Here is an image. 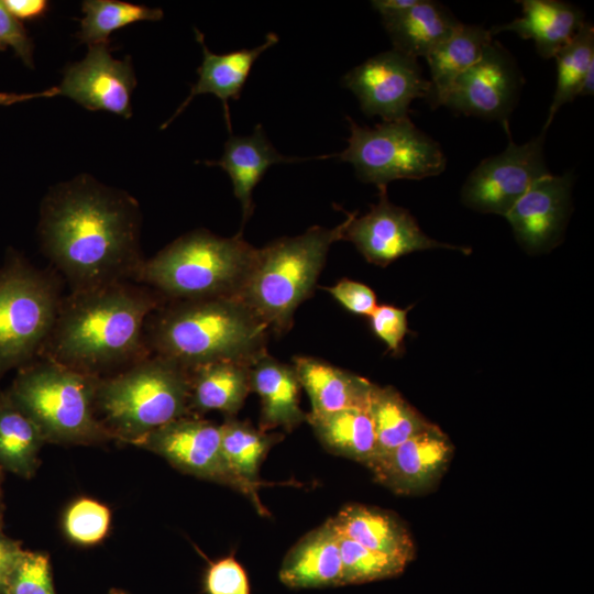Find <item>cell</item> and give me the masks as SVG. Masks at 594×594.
Here are the masks:
<instances>
[{
    "mask_svg": "<svg viewBox=\"0 0 594 594\" xmlns=\"http://www.w3.org/2000/svg\"><path fill=\"white\" fill-rule=\"evenodd\" d=\"M56 95H59L58 87H53L44 91L31 94L0 92V106H10L35 98H51Z\"/></svg>",
    "mask_w": 594,
    "mask_h": 594,
    "instance_id": "7bdbcfd3",
    "label": "cell"
},
{
    "mask_svg": "<svg viewBox=\"0 0 594 594\" xmlns=\"http://www.w3.org/2000/svg\"><path fill=\"white\" fill-rule=\"evenodd\" d=\"M0 45L13 48L15 54L28 66L33 67V42L23 24L15 19L0 1Z\"/></svg>",
    "mask_w": 594,
    "mask_h": 594,
    "instance_id": "ab89813d",
    "label": "cell"
},
{
    "mask_svg": "<svg viewBox=\"0 0 594 594\" xmlns=\"http://www.w3.org/2000/svg\"><path fill=\"white\" fill-rule=\"evenodd\" d=\"M205 584L208 594H250L245 570L233 557L212 563L207 571Z\"/></svg>",
    "mask_w": 594,
    "mask_h": 594,
    "instance_id": "74e56055",
    "label": "cell"
},
{
    "mask_svg": "<svg viewBox=\"0 0 594 594\" xmlns=\"http://www.w3.org/2000/svg\"><path fill=\"white\" fill-rule=\"evenodd\" d=\"M367 410L373 421L376 439L375 457L372 463L388 454L409 438L435 425L392 386L381 387L374 384Z\"/></svg>",
    "mask_w": 594,
    "mask_h": 594,
    "instance_id": "f1b7e54d",
    "label": "cell"
},
{
    "mask_svg": "<svg viewBox=\"0 0 594 594\" xmlns=\"http://www.w3.org/2000/svg\"><path fill=\"white\" fill-rule=\"evenodd\" d=\"M492 36L481 25L461 23L428 54L431 79L427 100L433 109L443 106L455 80L481 58Z\"/></svg>",
    "mask_w": 594,
    "mask_h": 594,
    "instance_id": "4316f807",
    "label": "cell"
},
{
    "mask_svg": "<svg viewBox=\"0 0 594 594\" xmlns=\"http://www.w3.org/2000/svg\"><path fill=\"white\" fill-rule=\"evenodd\" d=\"M2 3L19 21L38 19L48 9V2L45 0H3Z\"/></svg>",
    "mask_w": 594,
    "mask_h": 594,
    "instance_id": "b9f144b4",
    "label": "cell"
},
{
    "mask_svg": "<svg viewBox=\"0 0 594 594\" xmlns=\"http://www.w3.org/2000/svg\"><path fill=\"white\" fill-rule=\"evenodd\" d=\"M4 594H55L47 556L24 550L9 578Z\"/></svg>",
    "mask_w": 594,
    "mask_h": 594,
    "instance_id": "d590c367",
    "label": "cell"
},
{
    "mask_svg": "<svg viewBox=\"0 0 594 594\" xmlns=\"http://www.w3.org/2000/svg\"><path fill=\"white\" fill-rule=\"evenodd\" d=\"M454 452L450 438L437 426L395 448L369 469L380 484L399 495H420L433 490Z\"/></svg>",
    "mask_w": 594,
    "mask_h": 594,
    "instance_id": "e0dca14e",
    "label": "cell"
},
{
    "mask_svg": "<svg viewBox=\"0 0 594 594\" xmlns=\"http://www.w3.org/2000/svg\"><path fill=\"white\" fill-rule=\"evenodd\" d=\"M109 594H124V593L119 592V591H112V592H110Z\"/></svg>",
    "mask_w": 594,
    "mask_h": 594,
    "instance_id": "7dc6e473",
    "label": "cell"
},
{
    "mask_svg": "<svg viewBox=\"0 0 594 594\" xmlns=\"http://www.w3.org/2000/svg\"><path fill=\"white\" fill-rule=\"evenodd\" d=\"M337 534L359 544L411 562L416 546L404 521L394 513L351 504L328 519Z\"/></svg>",
    "mask_w": 594,
    "mask_h": 594,
    "instance_id": "603a6c76",
    "label": "cell"
},
{
    "mask_svg": "<svg viewBox=\"0 0 594 594\" xmlns=\"http://www.w3.org/2000/svg\"><path fill=\"white\" fill-rule=\"evenodd\" d=\"M342 86L356 96L366 116H380L387 122L409 118L411 101L427 99L430 81L416 58L391 50L352 68L343 76Z\"/></svg>",
    "mask_w": 594,
    "mask_h": 594,
    "instance_id": "7c38bea8",
    "label": "cell"
},
{
    "mask_svg": "<svg viewBox=\"0 0 594 594\" xmlns=\"http://www.w3.org/2000/svg\"><path fill=\"white\" fill-rule=\"evenodd\" d=\"M250 386L261 400L260 430L292 431L306 420L294 365L279 362L265 351L250 364Z\"/></svg>",
    "mask_w": 594,
    "mask_h": 594,
    "instance_id": "d6986e66",
    "label": "cell"
},
{
    "mask_svg": "<svg viewBox=\"0 0 594 594\" xmlns=\"http://www.w3.org/2000/svg\"><path fill=\"white\" fill-rule=\"evenodd\" d=\"M85 16L76 36L88 45L108 43L109 35L139 21H160V8H148L118 0H87L82 2Z\"/></svg>",
    "mask_w": 594,
    "mask_h": 594,
    "instance_id": "d6a6232c",
    "label": "cell"
},
{
    "mask_svg": "<svg viewBox=\"0 0 594 594\" xmlns=\"http://www.w3.org/2000/svg\"><path fill=\"white\" fill-rule=\"evenodd\" d=\"M197 41L202 47V63L198 67V80L193 85L188 97L183 101L176 112L162 125L165 129L197 95L212 94L219 98L223 106L228 131L231 133L229 100H239L242 89L258 56L278 43V36L270 32L262 45L254 48H242L227 54H213L205 44L204 35L195 30Z\"/></svg>",
    "mask_w": 594,
    "mask_h": 594,
    "instance_id": "ac0fdd59",
    "label": "cell"
},
{
    "mask_svg": "<svg viewBox=\"0 0 594 594\" xmlns=\"http://www.w3.org/2000/svg\"><path fill=\"white\" fill-rule=\"evenodd\" d=\"M413 306L400 309L392 305L376 306L371 314V328L387 349L395 355L404 352V340L410 333L407 323V314Z\"/></svg>",
    "mask_w": 594,
    "mask_h": 594,
    "instance_id": "8d00e7d4",
    "label": "cell"
},
{
    "mask_svg": "<svg viewBox=\"0 0 594 594\" xmlns=\"http://www.w3.org/2000/svg\"><path fill=\"white\" fill-rule=\"evenodd\" d=\"M508 134L506 148L483 160L468 176L461 200L470 209L505 217L517 200L541 177L550 174L543 144L546 132L524 144Z\"/></svg>",
    "mask_w": 594,
    "mask_h": 594,
    "instance_id": "8fae6325",
    "label": "cell"
},
{
    "mask_svg": "<svg viewBox=\"0 0 594 594\" xmlns=\"http://www.w3.org/2000/svg\"><path fill=\"white\" fill-rule=\"evenodd\" d=\"M522 82L515 58L493 40L481 58L455 80L443 106L457 113L497 120L507 128Z\"/></svg>",
    "mask_w": 594,
    "mask_h": 594,
    "instance_id": "5bb4252c",
    "label": "cell"
},
{
    "mask_svg": "<svg viewBox=\"0 0 594 594\" xmlns=\"http://www.w3.org/2000/svg\"><path fill=\"white\" fill-rule=\"evenodd\" d=\"M256 251L241 232L221 238L198 229L144 260L133 282L155 290L165 300L239 298Z\"/></svg>",
    "mask_w": 594,
    "mask_h": 594,
    "instance_id": "277c9868",
    "label": "cell"
},
{
    "mask_svg": "<svg viewBox=\"0 0 594 594\" xmlns=\"http://www.w3.org/2000/svg\"><path fill=\"white\" fill-rule=\"evenodd\" d=\"M2 470L3 469L0 466V504H1V494H2L1 484H2V481H3Z\"/></svg>",
    "mask_w": 594,
    "mask_h": 594,
    "instance_id": "f6af8a7d",
    "label": "cell"
},
{
    "mask_svg": "<svg viewBox=\"0 0 594 594\" xmlns=\"http://www.w3.org/2000/svg\"><path fill=\"white\" fill-rule=\"evenodd\" d=\"M268 327L238 297L165 300L145 322L152 354L190 370L216 361L251 364L264 353Z\"/></svg>",
    "mask_w": 594,
    "mask_h": 594,
    "instance_id": "3957f363",
    "label": "cell"
},
{
    "mask_svg": "<svg viewBox=\"0 0 594 594\" xmlns=\"http://www.w3.org/2000/svg\"><path fill=\"white\" fill-rule=\"evenodd\" d=\"M134 446L161 455L182 472L237 490L261 515H266L257 490L229 468L221 450L220 425L189 415L151 431Z\"/></svg>",
    "mask_w": 594,
    "mask_h": 594,
    "instance_id": "30bf717a",
    "label": "cell"
},
{
    "mask_svg": "<svg viewBox=\"0 0 594 594\" xmlns=\"http://www.w3.org/2000/svg\"><path fill=\"white\" fill-rule=\"evenodd\" d=\"M62 295L58 276L14 250L0 267V380L35 361L53 328Z\"/></svg>",
    "mask_w": 594,
    "mask_h": 594,
    "instance_id": "ba28073f",
    "label": "cell"
},
{
    "mask_svg": "<svg viewBox=\"0 0 594 594\" xmlns=\"http://www.w3.org/2000/svg\"><path fill=\"white\" fill-rule=\"evenodd\" d=\"M521 16L493 26L492 35L514 32L525 40H532L537 53L546 59L552 58L566 45L584 24L583 11L565 1L521 0Z\"/></svg>",
    "mask_w": 594,
    "mask_h": 594,
    "instance_id": "7402d4cb",
    "label": "cell"
},
{
    "mask_svg": "<svg viewBox=\"0 0 594 594\" xmlns=\"http://www.w3.org/2000/svg\"><path fill=\"white\" fill-rule=\"evenodd\" d=\"M0 526H2V504H0Z\"/></svg>",
    "mask_w": 594,
    "mask_h": 594,
    "instance_id": "bcb514c9",
    "label": "cell"
},
{
    "mask_svg": "<svg viewBox=\"0 0 594 594\" xmlns=\"http://www.w3.org/2000/svg\"><path fill=\"white\" fill-rule=\"evenodd\" d=\"M110 520L111 514L107 506L82 497L68 507L64 517V528L67 537L74 542L91 546L106 537Z\"/></svg>",
    "mask_w": 594,
    "mask_h": 594,
    "instance_id": "e575fe53",
    "label": "cell"
},
{
    "mask_svg": "<svg viewBox=\"0 0 594 594\" xmlns=\"http://www.w3.org/2000/svg\"><path fill=\"white\" fill-rule=\"evenodd\" d=\"M557 61V86L542 132H547L558 110L572 102L581 89L583 78L594 65V26L584 22L573 38L553 56Z\"/></svg>",
    "mask_w": 594,
    "mask_h": 594,
    "instance_id": "1f68e13d",
    "label": "cell"
},
{
    "mask_svg": "<svg viewBox=\"0 0 594 594\" xmlns=\"http://www.w3.org/2000/svg\"><path fill=\"white\" fill-rule=\"evenodd\" d=\"M45 442L38 427L6 392H0V466L21 477H32Z\"/></svg>",
    "mask_w": 594,
    "mask_h": 594,
    "instance_id": "f546056e",
    "label": "cell"
},
{
    "mask_svg": "<svg viewBox=\"0 0 594 594\" xmlns=\"http://www.w3.org/2000/svg\"><path fill=\"white\" fill-rule=\"evenodd\" d=\"M164 301L132 280L70 290L38 358L99 378L116 374L152 354L145 322Z\"/></svg>",
    "mask_w": 594,
    "mask_h": 594,
    "instance_id": "7a4b0ae2",
    "label": "cell"
},
{
    "mask_svg": "<svg viewBox=\"0 0 594 594\" xmlns=\"http://www.w3.org/2000/svg\"><path fill=\"white\" fill-rule=\"evenodd\" d=\"M312 158H330V155L299 158L288 157L279 152L267 140L262 124H256L250 135H230L224 144L220 160L206 162L210 166H219L230 176L233 194L242 206L243 223L254 210L252 193L267 169L275 164L295 163Z\"/></svg>",
    "mask_w": 594,
    "mask_h": 594,
    "instance_id": "ffe728a7",
    "label": "cell"
},
{
    "mask_svg": "<svg viewBox=\"0 0 594 594\" xmlns=\"http://www.w3.org/2000/svg\"><path fill=\"white\" fill-rule=\"evenodd\" d=\"M381 18L393 50L416 59L426 58L462 23L447 7L432 0H418L404 11Z\"/></svg>",
    "mask_w": 594,
    "mask_h": 594,
    "instance_id": "d4e9b609",
    "label": "cell"
},
{
    "mask_svg": "<svg viewBox=\"0 0 594 594\" xmlns=\"http://www.w3.org/2000/svg\"><path fill=\"white\" fill-rule=\"evenodd\" d=\"M98 382L99 377L37 358L18 370L6 393L46 442L95 444L112 440L96 415Z\"/></svg>",
    "mask_w": 594,
    "mask_h": 594,
    "instance_id": "52a82bcc",
    "label": "cell"
},
{
    "mask_svg": "<svg viewBox=\"0 0 594 594\" xmlns=\"http://www.w3.org/2000/svg\"><path fill=\"white\" fill-rule=\"evenodd\" d=\"M346 120L348 146L331 157L350 163L361 182L386 188L393 180H420L446 169L447 158L440 144L409 118L383 121L374 128L361 127L350 117Z\"/></svg>",
    "mask_w": 594,
    "mask_h": 594,
    "instance_id": "9c48e42d",
    "label": "cell"
},
{
    "mask_svg": "<svg viewBox=\"0 0 594 594\" xmlns=\"http://www.w3.org/2000/svg\"><path fill=\"white\" fill-rule=\"evenodd\" d=\"M4 48L0 45V51H3Z\"/></svg>",
    "mask_w": 594,
    "mask_h": 594,
    "instance_id": "c3c4849f",
    "label": "cell"
},
{
    "mask_svg": "<svg viewBox=\"0 0 594 594\" xmlns=\"http://www.w3.org/2000/svg\"><path fill=\"white\" fill-rule=\"evenodd\" d=\"M38 233L70 290L133 282L144 261L136 201L84 176L45 197Z\"/></svg>",
    "mask_w": 594,
    "mask_h": 594,
    "instance_id": "6da1fadb",
    "label": "cell"
},
{
    "mask_svg": "<svg viewBox=\"0 0 594 594\" xmlns=\"http://www.w3.org/2000/svg\"><path fill=\"white\" fill-rule=\"evenodd\" d=\"M279 580L292 588L342 585L338 535L329 520L304 536L286 554Z\"/></svg>",
    "mask_w": 594,
    "mask_h": 594,
    "instance_id": "44dd1931",
    "label": "cell"
},
{
    "mask_svg": "<svg viewBox=\"0 0 594 594\" xmlns=\"http://www.w3.org/2000/svg\"><path fill=\"white\" fill-rule=\"evenodd\" d=\"M294 367L310 398L311 414L367 409L374 385L369 380L310 356L294 358Z\"/></svg>",
    "mask_w": 594,
    "mask_h": 594,
    "instance_id": "cb8c5ba5",
    "label": "cell"
},
{
    "mask_svg": "<svg viewBox=\"0 0 594 594\" xmlns=\"http://www.w3.org/2000/svg\"><path fill=\"white\" fill-rule=\"evenodd\" d=\"M346 219L333 229L314 226L257 249L239 298L268 328L288 331L295 310L312 294L330 246L343 240Z\"/></svg>",
    "mask_w": 594,
    "mask_h": 594,
    "instance_id": "8992f818",
    "label": "cell"
},
{
    "mask_svg": "<svg viewBox=\"0 0 594 594\" xmlns=\"http://www.w3.org/2000/svg\"><path fill=\"white\" fill-rule=\"evenodd\" d=\"M135 85L131 59L113 58L108 42L89 45L84 59L68 65L58 91L90 111H108L128 119L132 116Z\"/></svg>",
    "mask_w": 594,
    "mask_h": 594,
    "instance_id": "9a60e30c",
    "label": "cell"
},
{
    "mask_svg": "<svg viewBox=\"0 0 594 594\" xmlns=\"http://www.w3.org/2000/svg\"><path fill=\"white\" fill-rule=\"evenodd\" d=\"M348 311L371 316L377 306L375 293L366 285L348 278L326 288Z\"/></svg>",
    "mask_w": 594,
    "mask_h": 594,
    "instance_id": "f35d334b",
    "label": "cell"
},
{
    "mask_svg": "<svg viewBox=\"0 0 594 594\" xmlns=\"http://www.w3.org/2000/svg\"><path fill=\"white\" fill-rule=\"evenodd\" d=\"M189 370L150 354L99 378L96 415L112 439L134 444L151 431L189 416Z\"/></svg>",
    "mask_w": 594,
    "mask_h": 594,
    "instance_id": "5b68a950",
    "label": "cell"
},
{
    "mask_svg": "<svg viewBox=\"0 0 594 594\" xmlns=\"http://www.w3.org/2000/svg\"><path fill=\"white\" fill-rule=\"evenodd\" d=\"M190 414L218 410L234 417L251 392L250 364L216 361L189 370Z\"/></svg>",
    "mask_w": 594,
    "mask_h": 594,
    "instance_id": "484cf974",
    "label": "cell"
},
{
    "mask_svg": "<svg viewBox=\"0 0 594 594\" xmlns=\"http://www.w3.org/2000/svg\"><path fill=\"white\" fill-rule=\"evenodd\" d=\"M337 535L342 561V585L394 578L402 574L409 564L402 558L365 548Z\"/></svg>",
    "mask_w": 594,
    "mask_h": 594,
    "instance_id": "836d02e7",
    "label": "cell"
},
{
    "mask_svg": "<svg viewBox=\"0 0 594 594\" xmlns=\"http://www.w3.org/2000/svg\"><path fill=\"white\" fill-rule=\"evenodd\" d=\"M0 526V594H4L9 578L23 553L20 542L7 537Z\"/></svg>",
    "mask_w": 594,
    "mask_h": 594,
    "instance_id": "60d3db41",
    "label": "cell"
},
{
    "mask_svg": "<svg viewBox=\"0 0 594 594\" xmlns=\"http://www.w3.org/2000/svg\"><path fill=\"white\" fill-rule=\"evenodd\" d=\"M572 185L571 172L550 173L538 179L505 216L527 253L548 252L561 241L571 212Z\"/></svg>",
    "mask_w": 594,
    "mask_h": 594,
    "instance_id": "2e32d148",
    "label": "cell"
},
{
    "mask_svg": "<svg viewBox=\"0 0 594 594\" xmlns=\"http://www.w3.org/2000/svg\"><path fill=\"white\" fill-rule=\"evenodd\" d=\"M306 421L322 443L333 454L369 466L376 450L372 418L367 409L346 408L327 414L308 413Z\"/></svg>",
    "mask_w": 594,
    "mask_h": 594,
    "instance_id": "83f0119b",
    "label": "cell"
},
{
    "mask_svg": "<svg viewBox=\"0 0 594 594\" xmlns=\"http://www.w3.org/2000/svg\"><path fill=\"white\" fill-rule=\"evenodd\" d=\"M378 189V202L362 217L348 213L343 231V240L352 242L369 263L385 267L404 255L430 249L471 252L429 238L407 209L389 201L386 188Z\"/></svg>",
    "mask_w": 594,
    "mask_h": 594,
    "instance_id": "4fadbf2b",
    "label": "cell"
},
{
    "mask_svg": "<svg viewBox=\"0 0 594 594\" xmlns=\"http://www.w3.org/2000/svg\"><path fill=\"white\" fill-rule=\"evenodd\" d=\"M220 432L221 450L229 468L244 483L257 490L261 485L260 466L283 436L262 431L234 417L226 418L220 425Z\"/></svg>",
    "mask_w": 594,
    "mask_h": 594,
    "instance_id": "4dcf8cb0",
    "label": "cell"
},
{
    "mask_svg": "<svg viewBox=\"0 0 594 594\" xmlns=\"http://www.w3.org/2000/svg\"><path fill=\"white\" fill-rule=\"evenodd\" d=\"M418 0H373L371 6L381 16L404 11L417 3Z\"/></svg>",
    "mask_w": 594,
    "mask_h": 594,
    "instance_id": "ee69618b",
    "label": "cell"
}]
</instances>
